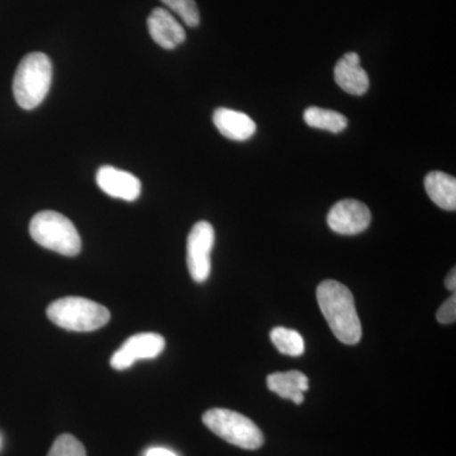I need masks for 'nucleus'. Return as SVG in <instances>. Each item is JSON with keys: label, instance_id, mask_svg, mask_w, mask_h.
<instances>
[{"label": "nucleus", "instance_id": "obj_1", "mask_svg": "<svg viewBox=\"0 0 456 456\" xmlns=\"http://www.w3.org/2000/svg\"><path fill=\"white\" fill-rule=\"evenodd\" d=\"M317 302L338 340L346 345L362 340V323L349 288L336 281H322L317 287Z\"/></svg>", "mask_w": 456, "mask_h": 456}, {"label": "nucleus", "instance_id": "obj_2", "mask_svg": "<svg viewBox=\"0 0 456 456\" xmlns=\"http://www.w3.org/2000/svg\"><path fill=\"white\" fill-rule=\"evenodd\" d=\"M53 83V64L50 57L32 53L23 57L13 80V94L18 106L26 110H35L49 94Z\"/></svg>", "mask_w": 456, "mask_h": 456}, {"label": "nucleus", "instance_id": "obj_3", "mask_svg": "<svg viewBox=\"0 0 456 456\" xmlns=\"http://www.w3.org/2000/svg\"><path fill=\"white\" fill-rule=\"evenodd\" d=\"M31 237L47 250L75 256L82 250V239L73 222L55 211L37 213L29 224Z\"/></svg>", "mask_w": 456, "mask_h": 456}, {"label": "nucleus", "instance_id": "obj_4", "mask_svg": "<svg viewBox=\"0 0 456 456\" xmlns=\"http://www.w3.org/2000/svg\"><path fill=\"white\" fill-rule=\"evenodd\" d=\"M47 316L56 326L77 332L95 331L110 320V311L104 305L80 297H66L51 303Z\"/></svg>", "mask_w": 456, "mask_h": 456}, {"label": "nucleus", "instance_id": "obj_5", "mask_svg": "<svg viewBox=\"0 0 456 456\" xmlns=\"http://www.w3.org/2000/svg\"><path fill=\"white\" fill-rule=\"evenodd\" d=\"M203 424L218 437L245 450H256L264 444L260 428L248 417L235 411L213 408L203 415Z\"/></svg>", "mask_w": 456, "mask_h": 456}, {"label": "nucleus", "instance_id": "obj_6", "mask_svg": "<svg viewBox=\"0 0 456 456\" xmlns=\"http://www.w3.org/2000/svg\"><path fill=\"white\" fill-rule=\"evenodd\" d=\"M215 228L209 222H197L189 232L187 264L191 277L204 283L211 274V253L215 246Z\"/></svg>", "mask_w": 456, "mask_h": 456}, {"label": "nucleus", "instance_id": "obj_7", "mask_svg": "<svg viewBox=\"0 0 456 456\" xmlns=\"http://www.w3.org/2000/svg\"><path fill=\"white\" fill-rule=\"evenodd\" d=\"M164 349L165 338L161 335L152 332L134 335L113 354L110 365L116 370H126L139 360L158 358Z\"/></svg>", "mask_w": 456, "mask_h": 456}, {"label": "nucleus", "instance_id": "obj_8", "mask_svg": "<svg viewBox=\"0 0 456 456\" xmlns=\"http://www.w3.org/2000/svg\"><path fill=\"white\" fill-rule=\"evenodd\" d=\"M370 209L355 200H340L330 209L327 224L340 235H358L370 226Z\"/></svg>", "mask_w": 456, "mask_h": 456}, {"label": "nucleus", "instance_id": "obj_9", "mask_svg": "<svg viewBox=\"0 0 456 456\" xmlns=\"http://www.w3.org/2000/svg\"><path fill=\"white\" fill-rule=\"evenodd\" d=\"M98 187L110 197L134 202L141 194V182L128 171L102 167L97 173Z\"/></svg>", "mask_w": 456, "mask_h": 456}, {"label": "nucleus", "instance_id": "obj_10", "mask_svg": "<svg viewBox=\"0 0 456 456\" xmlns=\"http://www.w3.org/2000/svg\"><path fill=\"white\" fill-rule=\"evenodd\" d=\"M150 36L165 50H174L187 38L184 28L169 11L156 8L147 18Z\"/></svg>", "mask_w": 456, "mask_h": 456}, {"label": "nucleus", "instance_id": "obj_11", "mask_svg": "<svg viewBox=\"0 0 456 456\" xmlns=\"http://www.w3.org/2000/svg\"><path fill=\"white\" fill-rule=\"evenodd\" d=\"M335 82L345 92L353 95H362L368 92L369 77L360 65V56L356 53H347L335 66Z\"/></svg>", "mask_w": 456, "mask_h": 456}, {"label": "nucleus", "instance_id": "obj_12", "mask_svg": "<svg viewBox=\"0 0 456 456\" xmlns=\"http://www.w3.org/2000/svg\"><path fill=\"white\" fill-rule=\"evenodd\" d=\"M213 123L228 140L246 141L251 139L256 132V123L251 117L228 108L216 110L213 113Z\"/></svg>", "mask_w": 456, "mask_h": 456}, {"label": "nucleus", "instance_id": "obj_13", "mask_svg": "<svg viewBox=\"0 0 456 456\" xmlns=\"http://www.w3.org/2000/svg\"><path fill=\"white\" fill-rule=\"evenodd\" d=\"M266 383L269 391L277 393L279 397L290 399L296 404L303 403L305 392L310 389V380L298 370L270 374Z\"/></svg>", "mask_w": 456, "mask_h": 456}, {"label": "nucleus", "instance_id": "obj_14", "mask_svg": "<svg viewBox=\"0 0 456 456\" xmlns=\"http://www.w3.org/2000/svg\"><path fill=\"white\" fill-rule=\"evenodd\" d=\"M425 189L432 202L445 211L456 209V179L443 171H431L426 175Z\"/></svg>", "mask_w": 456, "mask_h": 456}, {"label": "nucleus", "instance_id": "obj_15", "mask_svg": "<svg viewBox=\"0 0 456 456\" xmlns=\"http://www.w3.org/2000/svg\"><path fill=\"white\" fill-rule=\"evenodd\" d=\"M305 122L312 128L340 134L347 127V118L344 114L320 107H310L303 113Z\"/></svg>", "mask_w": 456, "mask_h": 456}, {"label": "nucleus", "instance_id": "obj_16", "mask_svg": "<svg viewBox=\"0 0 456 456\" xmlns=\"http://www.w3.org/2000/svg\"><path fill=\"white\" fill-rule=\"evenodd\" d=\"M273 344L281 354L289 356H301L305 353V341L299 332L285 327H275L270 332Z\"/></svg>", "mask_w": 456, "mask_h": 456}, {"label": "nucleus", "instance_id": "obj_17", "mask_svg": "<svg viewBox=\"0 0 456 456\" xmlns=\"http://www.w3.org/2000/svg\"><path fill=\"white\" fill-rule=\"evenodd\" d=\"M167 8L182 18L189 27H197L200 22V11L194 0H161Z\"/></svg>", "mask_w": 456, "mask_h": 456}, {"label": "nucleus", "instance_id": "obj_18", "mask_svg": "<svg viewBox=\"0 0 456 456\" xmlns=\"http://www.w3.org/2000/svg\"><path fill=\"white\" fill-rule=\"evenodd\" d=\"M47 456H86V448L73 435L57 437Z\"/></svg>", "mask_w": 456, "mask_h": 456}, {"label": "nucleus", "instance_id": "obj_19", "mask_svg": "<svg viewBox=\"0 0 456 456\" xmlns=\"http://www.w3.org/2000/svg\"><path fill=\"white\" fill-rule=\"evenodd\" d=\"M437 321L443 325H450V323H454L456 320V297L455 294H452L449 299H446L444 302V305H441L439 311L436 314Z\"/></svg>", "mask_w": 456, "mask_h": 456}, {"label": "nucleus", "instance_id": "obj_20", "mask_svg": "<svg viewBox=\"0 0 456 456\" xmlns=\"http://www.w3.org/2000/svg\"><path fill=\"white\" fill-rule=\"evenodd\" d=\"M145 456H178L175 452L165 448H151L147 450Z\"/></svg>", "mask_w": 456, "mask_h": 456}, {"label": "nucleus", "instance_id": "obj_21", "mask_svg": "<svg viewBox=\"0 0 456 456\" xmlns=\"http://www.w3.org/2000/svg\"><path fill=\"white\" fill-rule=\"evenodd\" d=\"M446 288H448L449 290H452L454 292L456 288V272L455 268L452 270V272L449 273L448 278H446L445 281Z\"/></svg>", "mask_w": 456, "mask_h": 456}]
</instances>
